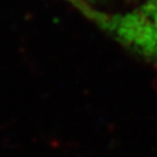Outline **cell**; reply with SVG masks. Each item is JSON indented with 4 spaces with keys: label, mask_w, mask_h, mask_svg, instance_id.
I'll return each instance as SVG.
<instances>
[{
    "label": "cell",
    "mask_w": 157,
    "mask_h": 157,
    "mask_svg": "<svg viewBox=\"0 0 157 157\" xmlns=\"http://www.w3.org/2000/svg\"><path fill=\"white\" fill-rule=\"evenodd\" d=\"M72 1H73V2H75V1H77V0H72Z\"/></svg>",
    "instance_id": "obj_1"
}]
</instances>
